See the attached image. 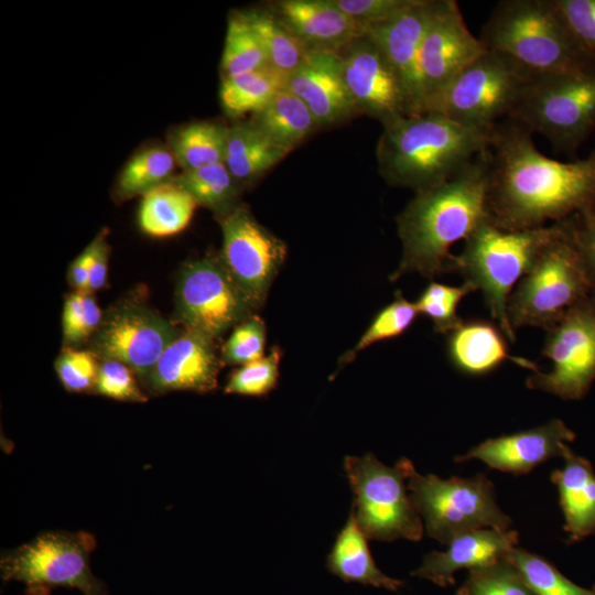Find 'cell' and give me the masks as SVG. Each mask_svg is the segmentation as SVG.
<instances>
[{
	"instance_id": "cell-1",
	"label": "cell",
	"mask_w": 595,
	"mask_h": 595,
	"mask_svg": "<svg viewBox=\"0 0 595 595\" xmlns=\"http://www.w3.org/2000/svg\"><path fill=\"white\" fill-rule=\"evenodd\" d=\"M532 134L507 118L493 128L483 153L489 218L501 229L547 226L595 204V149L582 160L561 162L541 153Z\"/></svg>"
},
{
	"instance_id": "cell-2",
	"label": "cell",
	"mask_w": 595,
	"mask_h": 595,
	"mask_svg": "<svg viewBox=\"0 0 595 595\" xmlns=\"http://www.w3.org/2000/svg\"><path fill=\"white\" fill-rule=\"evenodd\" d=\"M483 153L446 181L416 192L397 217L402 258L391 281L410 272L433 279L448 271L451 247L490 220Z\"/></svg>"
},
{
	"instance_id": "cell-3",
	"label": "cell",
	"mask_w": 595,
	"mask_h": 595,
	"mask_svg": "<svg viewBox=\"0 0 595 595\" xmlns=\"http://www.w3.org/2000/svg\"><path fill=\"white\" fill-rule=\"evenodd\" d=\"M383 125L377 156L383 178L416 192L452 177L486 151L491 129L436 113L400 116Z\"/></svg>"
},
{
	"instance_id": "cell-4",
	"label": "cell",
	"mask_w": 595,
	"mask_h": 595,
	"mask_svg": "<svg viewBox=\"0 0 595 595\" xmlns=\"http://www.w3.org/2000/svg\"><path fill=\"white\" fill-rule=\"evenodd\" d=\"M532 73L595 68V54L580 40L555 0H502L478 37Z\"/></svg>"
},
{
	"instance_id": "cell-5",
	"label": "cell",
	"mask_w": 595,
	"mask_h": 595,
	"mask_svg": "<svg viewBox=\"0 0 595 595\" xmlns=\"http://www.w3.org/2000/svg\"><path fill=\"white\" fill-rule=\"evenodd\" d=\"M566 228V219L547 226L506 230L490 220L482 224L453 255L448 271H455L483 292L491 317L508 340L515 342L507 304L513 285L530 270L540 252Z\"/></svg>"
},
{
	"instance_id": "cell-6",
	"label": "cell",
	"mask_w": 595,
	"mask_h": 595,
	"mask_svg": "<svg viewBox=\"0 0 595 595\" xmlns=\"http://www.w3.org/2000/svg\"><path fill=\"white\" fill-rule=\"evenodd\" d=\"M594 294L572 237V219L565 230L538 256L509 295L508 321L512 329L532 326L545 331L569 311Z\"/></svg>"
},
{
	"instance_id": "cell-7",
	"label": "cell",
	"mask_w": 595,
	"mask_h": 595,
	"mask_svg": "<svg viewBox=\"0 0 595 595\" xmlns=\"http://www.w3.org/2000/svg\"><path fill=\"white\" fill-rule=\"evenodd\" d=\"M508 118L575 156L595 129V68L532 73Z\"/></svg>"
},
{
	"instance_id": "cell-8",
	"label": "cell",
	"mask_w": 595,
	"mask_h": 595,
	"mask_svg": "<svg viewBox=\"0 0 595 595\" xmlns=\"http://www.w3.org/2000/svg\"><path fill=\"white\" fill-rule=\"evenodd\" d=\"M531 75L511 57L486 50L424 98L415 115L436 113L464 126L491 129L509 117Z\"/></svg>"
},
{
	"instance_id": "cell-9",
	"label": "cell",
	"mask_w": 595,
	"mask_h": 595,
	"mask_svg": "<svg viewBox=\"0 0 595 595\" xmlns=\"http://www.w3.org/2000/svg\"><path fill=\"white\" fill-rule=\"evenodd\" d=\"M95 547L94 536L84 531L41 533L2 554L1 578L23 583L26 595H51L56 587L76 588L83 595H109L107 585L90 570Z\"/></svg>"
},
{
	"instance_id": "cell-10",
	"label": "cell",
	"mask_w": 595,
	"mask_h": 595,
	"mask_svg": "<svg viewBox=\"0 0 595 595\" xmlns=\"http://www.w3.org/2000/svg\"><path fill=\"white\" fill-rule=\"evenodd\" d=\"M344 468L354 496L356 520L367 539L419 541L423 534L421 516L407 493L412 462L402 457L393 467L372 454L346 456Z\"/></svg>"
},
{
	"instance_id": "cell-11",
	"label": "cell",
	"mask_w": 595,
	"mask_h": 595,
	"mask_svg": "<svg viewBox=\"0 0 595 595\" xmlns=\"http://www.w3.org/2000/svg\"><path fill=\"white\" fill-rule=\"evenodd\" d=\"M410 498L424 519L429 537L447 544L468 530H508L511 519L496 504L493 483L483 474L470 478L441 479L420 475L415 468L408 479Z\"/></svg>"
},
{
	"instance_id": "cell-12",
	"label": "cell",
	"mask_w": 595,
	"mask_h": 595,
	"mask_svg": "<svg viewBox=\"0 0 595 595\" xmlns=\"http://www.w3.org/2000/svg\"><path fill=\"white\" fill-rule=\"evenodd\" d=\"M542 354L551 369L533 370L526 386L565 400L583 398L595 380V294L547 331Z\"/></svg>"
},
{
	"instance_id": "cell-13",
	"label": "cell",
	"mask_w": 595,
	"mask_h": 595,
	"mask_svg": "<svg viewBox=\"0 0 595 595\" xmlns=\"http://www.w3.org/2000/svg\"><path fill=\"white\" fill-rule=\"evenodd\" d=\"M176 317L183 328L217 339L255 310L218 257L187 262L176 284Z\"/></svg>"
},
{
	"instance_id": "cell-14",
	"label": "cell",
	"mask_w": 595,
	"mask_h": 595,
	"mask_svg": "<svg viewBox=\"0 0 595 595\" xmlns=\"http://www.w3.org/2000/svg\"><path fill=\"white\" fill-rule=\"evenodd\" d=\"M220 261L253 309L262 305L281 268L285 244L260 225L244 205L218 217Z\"/></svg>"
},
{
	"instance_id": "cell-15",
	"label": "cell",
	"mask_w": 595,
	"mask_h": 595,
	"mask_svg": "<svg viewBox=\"0 0 595 595\" xmlns=\"http://www.w3.org/2000/svg\"><path fill=\"white\" fill-rule=\"evenodd\" d=\"M181 329L139 304L115 307L102 318L89 350L101 360H117L143 380Z\"/></svg>"
},
{
	"instance_id": "cell-16",
	"label": "cell",
	"mask_w": 595,
	"mask_h": 595,
	"mask_svg": "<svg viewBox=\"0 0 595 595\" xmlns=\"http://www.w3.org/2000/svg\"><path fill=\"white\" fill-rule=\"evenodd\" d=\"M486 48L469 31L454 0L442 4L423 37L418 61L419 100L441 89Z\"/></svg>"
},
{
	"instance_id": "cell-17",
	"label": "cell",
	"mask_w": 595,
	"mask_h": 595,
	"mask_svg": "<svg viewBox=\"0 0 595 595\" xmlns=\"http://www.w3.org/2000/svg\"><path fill=\"white\" fill-rule=\"evenodd\" d=\"M338 53L344 80L357 110L382 123L410 115L409 101L398 74L366 34Z\"/></svg>"
},
{
	"instance_id": "cell-18",
	"label": "cell",
	"mask_w": 595,
	"mask_h": 595,
	"mask_svg": "<svg viewBox=\"0 0 595 595\" xmlns=\"http://www.w3.org/2000/svg\"><path fill=\"white\" fill-rule=\"evenodd\" d=\"M223 364L215 339L183 328L161 354L144 381L154 393L175 390L205 393L217 388Z\"/></svg>"
},
{
	"instance_id": "cell-19",
	"label": "cell",
	"mask_w": 595,
	"mask_h": 595,
	"mask_svg": "<svg viewBox=\"0 0 595 595\" xmlns=\"http://www.w3.org/2000/svg\"><path fill=\"white\" fill-rule=\"evenodd\" d=\"M575 434L559 419L538 428L489 439L473 447L468 453L456 456L455 462L480 459L489 467L522 475L552 457H565L569 442Z\"/></svg>"
},
{
	"instance_id": "cell-20",
	"label": "cell",
	"mask_w": 595,
	"mask_h": 595,
	"mask_svg": "<svg viewBox=\"0 0 595 595\" xmlns=\"http://www.w3.org/2000/svg\"><path fill=\"white\" fill-rule=\"evenodd\" d=\"M442 0H415L392 19L367 29L366 35L381 50L404 88L410 115L419 100L418 61L426 30Z\"/></svg>"
},
{
	"instance_id": "cell-21",
	"label": "cell",
	"mask_w": 595,
	"mask_h": 595,
	"mask_svg": "<svg viewBox=\"0 0 595 595\" xmlns=\"http://www.w3.org/2000/svg\"><path fill=\"white\" fill-rule=\"evenodd\" d=\"M286 88L305 102L320 127L339 122L357 110L338 52L311 50L288 77Z\"/></svg>"
},
{
	"instance_id": "cell-22",
	"label": "cell",
	"mask_w": 595,
	"mask_h": 595,
	"mask_svg": "<svg viewBox=\"0 0 595 595\" xmlns=\"http://www.w3.org/2000/svg\"><path fill=\"white\" fill-rule=\"evenodd\" d=\"M519 540L515 530L476 529L454 537L444 552L426 554L422 565L412 575L429 580L445 587L454 585V573L462 569L469 571L493 565L516 548Z\"/></svg>"
},
{
	"instance_id": "cell-23",
	"label": "cell",
	"mask_w": 595,
	"mask_h": 595,
	"mask_svg": "<svg viewBox=\"0 0 595 595\" xmlns=\"http://www.w3.org/2000/svg\"><path fill=\"white\" fill-rule=\"evenodd\" d=\"M275 17L310 50L339 52L366 34L333 0H283Z\"/></svg>"
},
{
	"instance_id": "cell-24",
	"label": "cell",
	"mask_w": 595,
	"mask_h": 595,
	"mask_svg": "<svg viewBox=\"0 0 595 595\" xmlns=\"http://www.w3.org/2000/svg\"><path fill=\"white\" fill-rule=\"evenodd\" d=\"M507 340L497 323L463 321L448 334V358L456 369L470 376L489 374L509 359L521 367L538 369L527 359L510 356Z\"/></svg>"
},
{
	"instance_id": "cell-25",
	"label": "cell",
	"mask_w": 595,
	"mask_h": 595,
	"mask_svg": "<svg viewBox=\"0 0 595 595\" xmlns=\"http://www.w3.org/2000/svg\"><path fill=\"white\" fill-rule=\"evenodd\" d=\"M565 518L564 530L571 541L595 531V474L591 464L572 451L564 457L562 469L552 472Z\"/></svg>"
},
{
	"instance_id": "cell-26",
	"label": "cell",
	"mask_w": 595,
	"mask_h": 595,
	"mask_svg": "<svg viewBox=\"0 0 595 595\" xmlns=\"http://www.w3.org/2000/svg\"><path fill=\"white\" fill-rule=\"evenodd\" d=\"M326 566L332 574L347 583L355 582L389 591H397L403 585L402 581L386 575L376 565L354 508L336 537Z\"/></svg>"
},
{
	"instance_id": "cell-27",
	"label": "cell",
	"mask_w": 595,
	"mask_h": 595,
	"mask_svg": "<svg viewBox=\"0 0 595 595\" xmlns=\"http://www.w3.org/2000/svg\"><path fill=\"white\" fill-rule=\"evenodd\" d=\"M289 153L252 121L228 127L224 163L241 185L256 181Z\"/></svg>"
},
{
	"instance_id": "cell-28",
	"label": "cell",
	"mask_w": 595,
	"mask_h": 595,
	"mask_svg": "<svg viewBox=\"0 0 595 595\" xmlns=\"http://www.w3.org/2000/svg\"><path fill=\"white\" fill-rule=\"evenodd\" d=\"M197 203L173 180L142 196L138 224L153 237H169L184 230L190 224Z\"/></svg>"
},
{
	"instance_id": "cell-29",
	"label": "cell",
	"mask_w": 595,
	"mask_h": 595,
	"mask_svg": "<svg viewBox=\"0 0 595 595\" xmlns=\"http://www.w3.org/2000/svg\"><path fill=\"white\" fill-rule=\"evenodd\" d=\"M251 121L289 152L320 127L305 102L286 87Z\"/></svg>"
},
{
	"instance_id": "cell-30",
	"label": "cell",
	"mask_w": 595,
	"mask_h": 595,
	"mask_svg": "<svg viewBox=\"0 0 595 595\" xmlns=\"http://www.w3.org/2000/svg\"><path fill=\"white\" fill-rule=\"evenodd\" d=\"M288 76L267 65L252 72L221 78L219 100L225 115L238 118L261 111L286 87Z\"/></svg>"
},
{
	"instance_id": "cell-31",
	"label": "cell",
	"mask_w": 595,
	"mask_h": 595,
	"mask_svg": "<svg viewBox=\"0 0 595 595\" xmlns=\"http://www.w3.org/2000/svg\"><path fill=\"white\" fill-rule=\"evenodd\" d=\"M228 127L198 121L175 129L169 148L183 171H193L225 161Z\"/></svg>"
},
{
	"instance_id": "cell-32",
	"label": "cell",
	"mask_w": 595,
	"mask_h": 595,
	"mask_svg": "<svg viewBox=\"0 0 595 595\" xmlns=\"http://www.w3.org/2000/svg\"><path fill=\"white\" fill-rule=\"evenodd\" d=\"M173 181L197 203L221 217L238 204L242 185L232 176L224 162L193 171H183Z\"/></svg>"
},
{
	"instance_id": "cell-33",
	"label": "cell",
	"mask_w": 595,
	"mask_h": 595,
	"mask_svg": "<svg viewBox=\"0 0 595 595\" xmlns=\"http://www.w3.org/2000/svg\"><path fill=\"white\" fill-rule=\"evenodd\" d=\"M176 161L170 148L152 145L137 152L121 170L116 192L122 199L149 193L174 178Z\"/></svg>"
},
{
	"instance_id": "cell-34",
	"label": "cell",
	"mask_w": 595,
	"mask_h": 595,
	"mask_svg": "<svg viewBox=\"0 0 595 595\" xmlns=\"http://www.w3.org/2000/svg\"><path fill=\"white\" fill-rule=\"evenodd\" d=\"M242 13L258 36L268 64L289 77L311 50L274 13L256 10Z\"/></svg>"
},
{
	"instance_id": "cell-35",
	"label": "cell",
	"mask_w": 595,
	"mask_h": 595,
	"mask_svg": "<svg viewBox=\"0 0 595 595\" xmlns=\"http://www.w3.org/2000/svg\"><path fill=\"white\" fill-rule=\"evenodd\" d=\"M269 65L264 50L242 12L227 23L220 61L221 78L245 74Z\"/></svg>"
},
{
	"instance_id": "cell-36",
	"label": "cell",
	"mask_w": 595,
	"mask_h": 595,
	"mask_svg": "<svg viewBox=\"0 0 595 595\" xmlns=\"http://www.w3.org/2000/svg\"><path fill=\"white\" fill-rule=\"evenodd\" d=\"M537 595H595V587L576 585L547 560L513 548L506 556Z\"/></svg>"
},
{
	"instance_id": "cell-37",
	"label": "cell",
	"mask_w": 595,
	"mask_h": 595,
	"mask_svg": "<svg viewBox=\"0 0 595 595\" xmlns=\"http://www.w3.org/2000/svg\"><path fill=\"white\" fill-rule=\"evenodd\" d=\"M474 291L477 290L468 282L448 285L432 281L414 303L419 314L432 321L436 333L450 334L463 322L457 314L461 301Z\"/></svg>"
},
{
	"instance_id": "cell-38",
	"label": "cell",
	"mask_w": 595,
	"mask_h": 595,
	"mask_svg": "<svg viewBox=\"0 0 595 595\" xmlns=\"http://www.w3.org/2000/svg\"><path fill=\"white\" fill-rule=\"evenodd\" d=\"M418 315L415 303L398 293L391 303L377 313L356 346L339 359V368L350 363L360 350L371 344L403 334Z\"/></svg>"
},
{
	"instance_id": "cell-39",
	"label": "cell",
	"mask_w": 595,
	"mask_h": 595,
	"mask_svg": "<svg viewBox=\"0 0 595 595\" xmlns=\"http://www.w3.org/2000/svg\"><path fill=\"white\" fill-rule=\"evenodd\" d=\"M456 595H537L506 559L469 571Z\"/></svg>"
},
{
	"instance_id": "cell-40",
	"label": "cell",
	"mask_w": 595,
	"mask_h": 595,
	"mask_svg": "<svg viewBox=\"0 0 595 595\" xmlns=\"http://www.w3.org/2000/svg\"><path fill=\"white\" fill-rule=\"evenodd\" d=\"M281 350L273 347L271 353L262 358L241 365L228 378L225 393L261 397L269 393L279 378Z\"/></svg>"
},
{
	"instance_id": "cell-41",
	"label": "cell",
	"mask_w": 595,
	"mask_h": 595,
	"mask_svg": "<svg viewBox=\"0 0 595 595\" xmlns=\"http://www.w3.org/2000/svg\"><path fill=\"white\" fill-rule=\"evenodd\" d=\"M102 321V313L93 293L75 291L63 310V336L67 346H77L91 337Z\"/></svg>"
},
{
	"instance_id": "cell-42",
	"label": "cell",
	"mask_w": 595,
	"mask_h": 595,
	"mask_svg": "<svg viewBox=\"0 0 595 595\" xmlns=\"http://www.w3.org/2000/svg\"><path fill=\"white\" fill-rule=\"evenodd\" d=\"M266 325L255 314L234 327L221 348L223 361L230 365H245L263 357Z\"/></svg>"
},
{
	"instance_id": "cell-43",
	"label": "cell",
	"mask_w": 595,
	"mask_h": 595,
	"mask_svg": "<svg viewBox=\"0 0 595 595\" xmlns=\"http://www.w3.org/2000/svg\"><path fill=\"white\" fill-rule=\"evenodd\" d=\"M99 364L90 350L65 349L55 363L64 388L71 392H85L95 388Z\"/></svg>"
},
{
	"instance_id": "cell-44",
	"label": "cell",
	"mask_w": 595,
	"mask_h": 595,
	"mask_svg": "<svg viewBox=\"0 0 595 595\" xmlns=\"http://www.w3.org/2000/svg\"><path fill=\"white\" fill-rule=\"evenodd\" d=\"M133 370L117 360H102L98 367L95 391L98 394L120 401L145 402L147 396L141 391L133 376Z\"/></svg>"
},
{
	"instance_id": "cell-45",
	"label": "cell",
	"mask_w": 595,
	"mask_h": 595,
	"mask_svg": "<svg viewBox=\"0 0 595 595\" xmlns=\"http://www.w3.org/2000/svg\"><path fill=\"white\" fill-rule=\"evenodd\" d=\"M415 0H333L349 18L366 29L386 22Z\"/></svg>"
},
{
	"instance_id": "cell-46",
	"label": "cell",
	"mask_w": 595,
	"mask_h": 595,
	"mask_svg": "<svg viewBox=\"0 0 595 595\" xmlns=\"http://www.w3.org/2000/svg\"><path fill=\"white\" fill-rule=\"evenodd\" d=\"M572 237L595 294V204L573 216Z\"/></svg>"
},
{
	"instance_id": "cell-47",
	"label": "cell",
	"mask_w": 595,
	"mask_h": 595,
	"mask_svg": "<svg viewBox=\"0 0 595 595\" xmlns=\"http://www.w3.org/2000/svg\"><path fill=\"white\" fill-rule=\"evenodd\" d=\"M580 40L595 54V0H555Z\"/></svg>"
},
{
	"instance_id": "cell-48",
	"label": "cell",
	"mask_w": 595,
	"mask_h": 595,
	"mask_svg": "<svg viewBox=\"0 0 595 595\" xmlns=\"http://www.w3.org/2000/svg\"><path fill=\"white\" fill-rule=\"evenodd\" d=\"M106 232L101 231L90 244L93 248L89 279L87 291L94 293L105 286L107 280V270L109 261V246L106 239Z\"/></svg>"
},
{
	"instance_id": "cell-49",
	"label": "cell",
	"mask_w": 595,
	"mask_h": 595,
	"mask_svg": "<svg viewBox=\"0 0 595 595\" xmlns=\"http://www.w3.org/2000/svg\"><path fill=\"white\" fill-rule=\"evenodd\" d=\"M91 253L93 248L89 245L69 267L68 280L76 291H87Z\"/></svg>"
}]
</instances>
